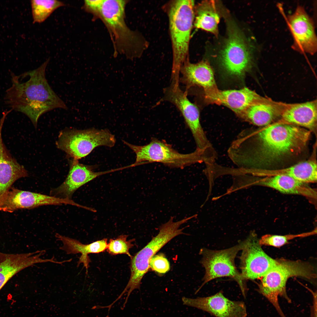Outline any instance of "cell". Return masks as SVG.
Wrapping results in <instances>:
<instances>
[{"mask_svg":"<svg viewBox=\"0 0 317 317\" xmlns=\"http://www.w3.org/2000/svg\"><path fill=\"white\" fill-rule=\"evenodd\" d=\"M45 250L25 253L7 254L0 252V291L13 276L35 264L52 262V259H42Z\"/></svg>","mask_w":317,"mask_h":317,"instance_id":"ac0fdd59","label":"cell"},{"mask_svg":"<svg viewBox=\"0 0 317 317\" xmlns=\"http://www.w3.org/2000/svg\"><path fill=\"white\" fill-rule=\"evenodd\" d=\"M259 98L256 92L245 87L237 90H219L213 103L227 107L239 117L250 106L257 103Z\"/></svg>","mask_w":317,"mask_h":317,"instance_id":"7402d4cb","label":"cell"},{"mask_svg":"<svg viewBox=\"0 0 317 317\" xmlns=\"http://www.w3.org/2000/svg\"><path fill=\"white\" fill-rule=\"evenodd\" d=\"M248 47L238 31H230L220 55L221 65L228 74L240 77L248 70L252 59Z\"/></svg>","mask_w":317,"mask_h":317,"instance_id":"7c38bea8","label":"cell"},{"mask_svg":"<svg viewBox=\"0 0 317 317\" xmlns=\"http://www.w3.org/2000/svg\"><path fill=\"white\" fill-rule=\"evenodd\" d=\"M182 301L184 305L201 309L215 317H246L247 315L244 302L231 300L221 291L206 297L191 299L183 297Z\"/></svg>","mask_w":317,"mask_h":317,"instance_id":"5bb4252c","label":"cell"},{"mask_svg":"<svg viewBox=\"0 0 317 317\" xmlns=\"http://www.w3.org/2000/svg\"><path fill=\"white\" fill-rule=\"evenodd\" d=\"M256 234L245 240L240 257V273L243 280L261 279L275 264L276 259L263 250Z\"/></svg>","mask_w":317,"mask_h":317,"instance_id":"8fae6325","label":"cell"},{"mask_svg":"<svg viewBox=\"0 0 317 317\" xmlns=\"http://www.w3.org/2000/svg\"><path fill=\"white\" fill-rule=\"evenodd\" d=\"M316 296H314L313 303L312 308V317H317V298Z\"/></svg>","mask_w":317,"mask_h":317,"instance_id":"1f68e13d","label":"cell"},{"mask_svg":"<svg viewBox=\"0 0 317 317\" xmlns=\"http://www.w3.org/2000/svg\"><path fill=\"white\" fill-rule=\"evenodd\" d=\"M181 80L188 88L194 86L202 87L208 101L211 102L217 95V89L213 70L206 62L196 63H190L188 60L183 64L180 71Z\"/></svg>","mask_w":317,"mask_h":317,"instance_id":"2e32d148","label":"cell"},{"mask_svg":"<svg viewBox=\"0 0 317 317\" xmlns=\"http://www.w3.org/2000/svg\"><path fill=\"white\" fill-rule=\"evenodd\" d=\"M250 174L261 177L283 175L291 177L302 183L308 184L316 182L317 163L310 159L287 168L276 169L258 168L251 170Z\"/></svg>","mask_w":317,"mask_h":317,"instance_id":"44dd1931","label":"cell"},{"mask_svg":"<svg viewBox=\"0 0 317 317\" xmlns=\"http://www.w3.org/2000/svg\"><path fill=\"white\" fill-rule=\"evenodd\" d=\"M55 237L57 240L61 241L63 243V245L60 247V249L64 251L68 254H81L77 262V266L81 263H83L87 272L89 267V264L91 262L88 254L103 252L107 248V238H104L85 245L82 243L77 240L63 236L58 233H56Z\"/></svg>","mask_w":317,"mask_h":317,"instance_id":"cb8c5ba5","label":"cell"},{"mask_svg":"<svg viewBox=\"0 0 317 317\" xmlns=\"http://www.w3.org/2000/svg\"><path fill=\"white\" fill-rule=\"evenodd\" d=\"M62 198L11 187L0 198V211L9 213L20 209H31L48 205L64 203Z\"/></svg>","mask_w":317,"mask_h":317,"instance_id":"9a60e30c","label":"cell"},{"mask_svg":"<svg viewBox=\"0 0 317 317\" xmlns=\"http://www.w3.org/2000/svg\"><path fill=\"white\" fill-rule=\"evenodd\" d=\"M115 142L114 135L108 129L67 128L60 131L56 144L57 148L64 151L68 157L78 160L88 155L97 146L111 147Z\"/></svg>","mask_w":317,"mask_h":317,"instance_id":"ba28073f","label":"cell"},{"mask_svg":"<svg viewBox=\"0 0 317 317\" xmlns=\"http://www.w3.org/2000/svg\"><path fill=\"white\" fill-rule=\"evenodd\" d=\"M92 167L80 163L78 160L70 161L69 171L65 180L59 186L52 189L50 195L71 200L74 192L81 186L99 176L117 170L95 172Z\"/></svg>","mask_w":317,"mask_h":317,"instance_id":"e0dca14e","label":"cell"},{"mask_svg":"<svg viewBox=\"0 0 317 317\" xmlns=\"http://www.w3.org/2000/svg\"><path fill=\"white\" fill-rule=\"evenodd\" d=\"M103 0H85L83 8L86 11L98 16Z\"/></svg>","mask_w":317,"mask_h":317,"instance_id":"4dcf8cb0","label":"cell"},{"mask_svg":"<svg viewBox=\"0 0 317 317\" xmlns=\"http://www.w3.org/2000/svg\"><path fill=\"white\" fill-rule=\"evenodd\" d=\"M149 268L156 272L164 274L170 269V265L167 259L162 254L154 255L151 259Z\"/></svg>","mask_w":317,"mask_h":317,"instance_id":"f546056e","label":"cell"},{"mask_svg":"<svg viewBox=\"0 0 317 317\" xmlns=\"http://www.w3.org/2000/svg\"><path fill=\"white\" fill-rule=\"evenodd\" d=\"M282 117L286 124L301 127L311 132H316L317 107L314 102L292 106L284 111Z\"/></svg>","mask_w":317,"mask_h":317,"instance_id":"603a6c76","label":"cell"},{"mask_svg":"<svg viewBox=\"0 0 317 317\" xmlns=\"http://www.w3.org/2000/svg\"><path fill=\"white\" fill-rule=\"evenodd\" d=\"M278 115L276 108L267 104L256 103L249 107L238 117L254 125L267 126Z\"/></svg>","mask_w":317,"mask_h":317,"instance_id":"484cf974","label":"cell"},{"mask_svg":"<svg viewBox=\"0 0 317 317\" xmlns=\"http://www.w3.org/2000/svg\"><path fill=\"white\" fill-rule=\"evenodd\" d=\"M293 276L312 280L316 278V274L314 268L309 263L280 259H276L275 264L260 279L258 284V291L272 303L281 317L286 316L280 306L278 296L291 303L286 285L288 279Z\"/></svg>","mask_w":317,"mask_h":317,"instance_id":"3957f363","label":"cell"},{"mask_svg":"<svg viewBox=\"0 0 317 317\" xmlns=\"http://www.w3.org/2000/svg\"><path fill=\"white\" fill-rule=\"evenodd\" d=\"M195 11V26L217 36L220 17L215 1H202L197 6Z\"/></svg>","mask_w":317,"mask_h":317,"instance_id":"d4e9b609","label":"cell"},{"mask_svg":"<svg viewBox=\"0 0 317 317\" xmlns=\"http://www.w3.org/2000/svg\"><path fill=\"white\" fill-rule=\"evenodd\" d=\"M173 218L171 217L167 222L162 224L159 228L158 235L131 258L130 278L122 291L123 294L127 292V298L134 290L140 289L142 279L150 268L151 259L171 239L178 235L185 234L183 231L186 227L181 229L179 228L181 225L192 218L190 217L173 222Z\"/></svg>","mask_w":317,"mask_h":317,"instance_id":"52a82bcc","label":"cell"},{"mask_svg":"<svg viewBox=\"0 0 317 317\" xmlns=\"http://www.w3.org/2000/svg\"><path fill=\"white\" fill-rule=\"evenodd\" d=\"M245 240L227 249L215 250L202 248L200 254L202 256L200 263L205 268V274L203 282L195 293L206 283L217 278L229 277L238 283L242 294L246 296L247 288L240 273L237 271L235 264V259L239 251L244 247Z\"/></svg>","mask_w":317,"mask_h":317,"instance_id":"9c48e42d","label":"cell"},{"mask_svg":"<svg viewBox=\"0 0 317 317\" xmlns=\"http://www.w3.org/2000/svg\"><path fill=\"white\" fill-rule=\"evenodd\" d=\"M317 228L307 232L296 234H289L278 235L266 234L263 235L259 239V242L261 245L269 246L279 247L287 243L289 241L297 237H308L316 234Z\"/></svg>","mask_w":317,"mask_h":317,"instance_id":"83f0119b","label":"cell"},{"mask_svg":"<svg viewBox=\"0 0 317 317\" xmlns=\"http://www.w3.org/2000/svg\"><path fill=\"white\" fill-rule=\"evenodd\" d=\"M0 125V198L17 180L28 176L27 171L11 154L3 141Z\"/></svg>","mask_w":317,"mask_h":317,"instance_id":"ffe728a7","label":"cell"},{"mask_svg":"<svg viewBox=\"0 0 317 317\" xmlns=\"http://www.w3.org/2000/svg\"><path fill=\"white\" fill-rule=\"evenodd\" d=\"M287 21L293 38L292 48L300 53L314 54L317 40L314 23L304 8L298 6L295 12L288 16Z\"/></svg>","mask_w":317,"mask_h":317,"instance_id":"4fadbf2b","label":"cell"},{"mask_svg":"<svg viewBox=\"0 0 317 317\" xmlns=\"http://www.w3.org/2000/svg\"><path fill=\"white\" fill-rule=\"evenodd\" d=\"M164 98L173 104L183 115L195 140L196 149L206 150L212 146L201 125L199 110L188 99L187 93L180 88L179 84L171 83L165 89Z\"/></svg>","mask_w":317,"mask_h":317,"instance_id":"30bf717a","label":"cell"},{"mask_svg":"<svg viewBox=\"0 0 317 317\" xmlns=\"http://www.w3.org/2000/svg\"><path fill=\"white\" fill-rule=\"evenodd\" d=\"M31 1L33 23L43 22L55 10L65 5L63 2L56 0H32Z\"/></svg>","mask_w":317,"mask_h":317,"instance_id":"4316f807","label":"cell"},{"mask_svg":"<svg viewBox=\"0 0 317 317\" xmlns=\"http://www.w3.org/2000/svg\"><path fill=\"white\" fill-rule=\"evenodd\" d=\"M135 153L134 166L158 162L173 168H183L191 164L211 161L209 155L197 149L188 154H181L174 149L164 141L153 138L148 144L138 146L123 141Z\"/></svg>","mask_w":317,"mask_h":317,"instance_id":"8992f818","label":"cell"},{"mask_svg":"<svg viewBox=\"0 0 317 317\" xmlns=\"http://www.w3.org/2000/svg\"><path fill=\"white\" fill-rule=\"evenodd\" d=\"M49 62L48 59L38 68L19 75L11 73L12 85L7 90L4 98L7 106L27 116L36 128L39 118L43 114L56 108L68 109L46 78Z\"/></svg>","mask_w":317,"mask_h":317,"instance_id":"7a4b0ae2","label":"cell"},{"mask_svg":"<svg viewBox=\"0 0 317 317\" xmlns=\"http://www.w3.org/2000/svg\"><path fill=\"white\" fill-rule=\"evenodd\" d=\"M126 1L103 0L98 16L112 34L115 48L119 53L131 59L140 56L145 44L140 36L131 30L125 23Z\"/></svg>","mask_w":317,"mask_h":317,"instance_id":"5b68a950","label":"cell"},{"mask_svg":"<svg viewBox=\"0 0 317 317\" xmlns=\"http://www.w3.org/2000/svg\"><path fill=\"white\" fill-rule=\"evenodd\" d=\"M256 183L282 193L302 195L314 203L316 202V190L308 184L301 182L290 176L280 175L263 177L257 180Z\"/></svg>","mask_w":317,"mask_h":317,"instance_id":"d6986e66","label":"cell"},{"mask_svg":"<svg viewBox=\"0 0 317 317\" xmlns=\"http://www.w3.org/2000/svg\"><path fill=\"white\" fill-rule=\"evenodd\" d=\"M194 3L191 0H175L168 12L173 53L172 80L178 81L181 67L188 60L191 32L194 17Z\"/></svg>","mask_w":317,"mask_h":317,"instance_id":"277c9868","label":"cell"},{"mask_svg":"<svg viewBox=\"0 0 317 317\" xmlns=\"http://www.w3.org/2000/svg\"><path fill=\"white\" fill-rule=\"evenodd\" d=\"M128 236L127 235H121L115 239H110L107 244V251L112 255L126 254L131 259L132 256L130 254L129 250L134 246L132 242L135 239L127 241Z\"/></svg>","mask_w":317,"mask_h":317,"instance_id":"f1b7e54d","label":"cell"},{"mask_svg":"<svg viewBox=\"0 0 317 317\" xmlns=\"http://www.w3.org/2000/svg\"><path fill=\"white\" fill-rule=\"evenodd\" d=\"M311 132L285 123L258 129H243L231 143L232 161L242 171L259 168L263 164L300 153L309 140Z\"/></svg>","mask_w":317,"mask_h":317,"instance_id":"6da1fadb","label":"cell"}]
</instances>
